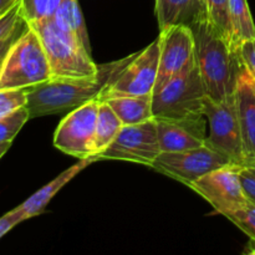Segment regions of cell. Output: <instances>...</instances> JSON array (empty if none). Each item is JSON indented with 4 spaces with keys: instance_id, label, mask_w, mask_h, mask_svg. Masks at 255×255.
<instances>
[{
    "instance_id": "6da1fadb",
    "label": "cell",
    "mask_w": 255,
    "mask_h": 255,
    "mask_svg": "<svg viewBox=\"0 0 255 255\" xmlns=\"http://www.w3.org/2000/svg\"><path fill=\"white\" fill-rule=\"evenodd\" d=\"M136 54L109 64L99 65L92 76L51 77L26 89V105L30 120L70 112L97 99L107 84L131 61Z\"/></svg>"
},
{
    "instance_id": "7a4b0ae2",
    "label": "cell",
    "mask_w": 255,
    "mask_h": 255,
    "mask_svg": "<svg viewBox=\"0 0 255 255\" xmlns=\"http://www.w3.org/2000/svg\"><path fill=\"white\" fill-rule=\"evenodd\" d=\"M194 35V56L207 96L223 101L234 94L242 62L238 52L212 26L206 14L191 25Z\"/></svg>"
},
{
    "instance_id": "3957f363",
    "label": "cell",
    "mask_w": 255,
    "mask_h": 255,
    "mask_svg": "<svg viewBox=\"0 0 255 255\" xmlns=\"http://www.w3.org/2000/svg\"><path fill=\"white\" fill-rule=\"evenodd\" d=\"M206 97L203 80L194 60L186 70L152 95L153 117L172 121L203 119Z\"/></svg>"
},
{
    "instance_id": "277c9868",
    "label": "cell",
    "mask_w": 255,
    "mask_h": 255,
    "mask_svg": "<svg viewBox=\"0 0 255 255\" xmlns=\"http://www.w3.org/2000/svg\"><path fill=\"white\" fill-rule=\"evenodd\" d=\"M39 35L52 77L92 76L99 72L91 52L74 35L60 29L52 17L29 24Z\"/></svg>"
},
{
    "instance_id": "5b68a950",
    "label": "cell",
    "mask_w": 255,
    "mask_h": 255,
    "mask_svg": "<svg viewBox=\"0 0 255 255\" xmlns=\"http://www.w3.org/2000/svg\"><path fill=\"white\" fill-rule=\"evenodd\" d=\"M51 77L49 60L39 35L29 26L5 59L0 72V90L27 89Z\"/></svg>"
},
{
    "instance_id": "8992f818",
    "label": "cell",
    "mask_w": 255,
    "mask_h": 255,
    "mask_svg": "<svg viewBox=\"0 0 255 255\" xmlns=\"http://www.w3.org/2000/svg\"><path fill=\"white\" fill-rule=\"evenodd\" d=\"M204 115L209 126V134L204 143L226 157L231 163L246 166L236 94L223 101H216L207 96Z\"/></svg>"
},
{
    "instance_id": "52a82bcc",
    "label": "cell",
    "mask_w": 255,
    "mask_h": 255,
    "mask_svg": "<svg viewBox=\"0 0 255 255\" xmlns=\"http://www.w3.org/2000/svg\"><path fill=\"white\" fill-rule=\"evenodd\" d=\"M159 62V40L136 52L133 59L105 86L99 101L117 96H152L156 87Z\"/></svg>"
},
{
    "instance_id": "ba28073f",
    "label": "cell",
    "mask_w": 255,
    "mask_h": 255,
    "mask_svg": "<svg viewBox=\"0 0 255 255\" xmlns=\"http://www.w3.org/2000/svg\"><path fill=\"white\" fill-rule=\"evenodd\" d=\"M99 107V99H95L70 111L55 131L54 146L79 159L95 156V129Z\"/></svg>"
},
{
    "instance_id": "9c48e42d",
    "label": "cell",
    "mask_w": 255,
    "mask_h": 255,
    "mask_svg": "<svg viewBox=\"0 0 255 255\" xmlns=\"http://www.w3.org/2000/svg\"><path fill=\"white\" fill-rule=\"evenodd\" d=\"M161 154L156 119L122 126L115 141L100 153V159L127 161L152 167Z\"/></svg>"
},
{
    "instance_id": "30bf717a",
    "label": "cell",
    "mask_w": 255,
    "mask_h": 255,
    "mask_svg": "<svg viewBox=\"0 0 255 255\" xmlns=\"http://www.w3.org/2000/svg\"><path fill=\"white\" fill-rule=\"evenodd\" d=\"M231 162L206 143L181 152H161L151 168L191 187L193 182Z\"/></svg>"
},
{
    "instance_id": "8fae6325",
    "label": "cell",
    "mask_w": 255,
    "mask_h": 255,
    "mask_svg": "<svg viewBox=\"0 0 255 255\" xmlns=\"http://www.w3.org/2000/svg\"><path fill=\"white\" fill-rule=\"evenodd\" d=\"M241 167L229 163L204 174L189 188L206 199L221 216L249 203L242 186Z\"/></svg>"
},
{
    "instance_id": "7c38bea8",
    "label": "cell",
    "mask_w": 255,
    "mask_h": 255,
    "mask_svg": "<svg viewBox=\"0 0 255 255\" xmlns=\"http://www.w3.org/2000/svg\"><path fill=\"white\" fill-rule=\"evenodd\" d=\"M159 62L154 92L194 62V35L188 25L159 30Z\"/></svg>"
},
{
    "instance_id": "4fadbf2b",
    "label": "cell",
    "mask_w": 255,
    "mask_h": 255,
    "mask_svg": "<svg viewBox=\"0 0 255 255\" xmlns=\"http://www.w3.org/2000/svg\"><path fill=\"white\" fill-rule=\"evenodd\" d=\"M236 102L241 126L246 166H255V80L242 65L236 86Z\"/></svg>"
},
{
    "instance_id": "5bb4252c",
    "label": "cell",
    "mask_w": 255,
    "mask_h": 255,
    "mask_svg": "<svg viewBox=\"0 0 255 255\" xmlns=\"http://www.w3.org/2000/svg\"><path fill=\"white\" fill-rule=\"evenodd\" d=\"M161 152H181L203 146L207 117L191 121L156 119Z\"/></svg>"
},
{
    "instance_id": "9a60e30c",
    "label": "cell",
    "mask_w": 255,
    "mask_h": 255,
    "mask_svg": "<svg viewBox=\"0 0 255 255\" xmlns=\"http://www.w3.org/2000/svg\"><path fill=\"white\" fill-rule=\"evenodd\" d=\"M96 161H100V158L97 156L79 159L77 163L72 164L71 167L65 169V171L62 172V173H60L56 178H54L51 182L45 184L42 188H40L39 191L35 192L31 197H29V198L24 202V203L17 206L19 211L21 212V214L24 216L25 221L29 218H32V217L40 216V214L45 211V208L47 207L49 202L59 193L60 189L64 188L71 179H74L77 174L81 173L85 168H87L90 164H92Z\"/></svg>"
},
{
    "instance_id": "2e32d148",
    "label": "cell",
    "mask_w": 255,
    "mask_h": 255,
    "mask_svg": "<svg viewBox=\"0 0 255 255\" xmlns=\"http://www.w3.org/2000/svg\"><path fill=\"white\" fill-rule=\"evenodd\" d=\"M206 14L203 0H156V16L159 30L174 25H191Z\"/></svg>"
},
{
    "instance_id": "e0dca14e",
    "label": "cell",
    "mask_w": 255,
    "mask_h": 255,
    "mask_svg": "<svg viewBox=\"0 0 255 255\" xmlns=\"http://www.w3.org/2000/svg\"><path fill=\"white\" fill-rule=\"evenodd\" d=\"M122 125H136L154 119L152 96H117L106 100Z\"/></svg>"
},
{
    "instance_id": "ac0fdd59",
    "label": "cell",
    "mask_w": 255,
    "mask_h": 255,
    "mask_svg": "<svg viewBox=\"0 0 255 255\" xmlns=\"http://www.w3.org/2000/svg\"><path fill=\"white\" fill-rule=\"evenodd\" d=\"M52 20L60 29L74 35L91 52L89 32H87L79 0H62L60 6L55 11Z\"/></svg>"
},
{
    "instance_id": "d6986e66",
    "label": "cell",
    "mask_w": 255,
    "mask_h": 255,
    "mask_svg": "<svg viewBox=\"0 0 255 255\" xmlns=\"http://www.w3.org/2000/svg\"><path fill=\"white\" fill-rule=\"evenodd\" d=\"M231 46L238 52L244 41L255 39V24L247 0H229Z\"/></svg>"
},
{
    "instance_id": "ffe728a7",
    "label": "cell",
    "mask_w": 255,
    "mask_h": 255,
    "mask_svg": "<svg viewBox=\"0 0 255 255\" xmlns=\"http://www.w3.org/2000/svg\"><path fill=\"white\" fill-rule=\"evenodd\" d=\"M122 122L107 102L100 101L99 114H97L96 129H95V156L99 157L120 133ZM100 158V157H99Z\"/></svg>"
},
{
    "instance_id": "44dd1931",
    "label": "cell",
    "mask_w": 255,
    "mask_h": 255,
    "mask_svg": "<svg viewBox=\"0 0 255 255\" xmlns=\"http://www.w3.org/2000/svg\"><path fill=\"white\" fill-rule=\"evenodd\" d=\"M204 10L207 20L231 45L229 0H204Z\"/></svg>"
},
{
    "instance_id": "7402d4cb",
    "label": "cell",
    "mask_w": 255,
    "mask_h": 255,
    "mask_svg": "<svg viewBox=\"0 0 255 255\" xmlns=\"http://www.w3.org/2000/svg\"><path fill=\"white\" fill-rule=\"evenodd\" d=\"M62 0H20L21 15L27 24L54 16Z\"/></svg>"
},
{
    "instance_id": "603a6c76",
    "label": "cell",
    "mask_w": 255,
    "mask_h": 255,
    "mask_svg": "<svg viewBox=\"0 0 255 255\" xmlns=\"http://www.w3.org/2000/svg\"><path fill=\"white\" fill-rule=\"evenodd\" d=\"M30 120L29 111L25 106L0 119V143L12 142L24 125Z\"/></svg>"
},
{
    "instance_id": "cb8c5ba5",
    "label": "cell",
    "mask_w": 255,
    "mask_h": 255,
    "mask_svg": "<svg viewBox=\"0 0 255 255\" xmlns=\"http://www.w3.org/2000/svg\"><path fill=\"white\" fill-rule=\"evenodd\" d=\"M224 217L236 224L249 238H255V203L249 202L242 208L228 212Z\"/></svg>"
},
{
    "instance_id": "d4e9b609",
    "label": "cell",
    "mask_w": 255,
    "mask_h": 255,
    "mask_svg": "<svg viewBox=\"0 0 255 255\" xmlns=\"http://www.w3.org/2000/svg\"><path fill=\"white\" fill-rule=\"evenodd\" d=\"M26 105V89L0 90V119Z\"/></svg>"
},
{
    "instance_id": "484cf974",
    "label": "cell",
    "mask_w": 255,
    "mask_h": 255,
    "mask_svg": "<svg viewBox=\"0 0 255 255\" xmlns=\"http://www.w3.org/2000/svg\"><path fill=\"white\" fill-rule=\"evenodd\" d=\"M29 26L30 25L27 24L26 20L21 16V19L19 20V22L16 24V26L12 29V31L10 32V34L7 35L4 40H1V41H0V72H1L2 65H4L5 59H6L7 54H9L11 46L17 41V39H19V37L21 36V35L24 34L27 29H29Z\"/></svg>"
},
{
    "instance_id": "4316f807",
    "label": "cell",
    "mask_w": 255,
    "mask_h": 255,
    "mask_svg": "<svg viewBox=\"0 0 255 255\" xmlns=\"http://www.w3.org/2000/svg\"><path fill=\"white\" fill-rule=\"evenodd\" d=\"M21 10H20V0L2 16H0V41L4 40L12 31L19 20L21 19Z\"/></svg>"
},
{
    "instance_id": "83f0119b",
    "label": "cell",
    "mask_w": 255,
    "mask_h": 255,
    "mask_svg": "<svg viewBox=\"0 0 255 255\" xmlns=\"http://www.w3.org/2000/svg\"><path fill=\"white\" fill-rule=\"evenodd\" d=\"M238 56L242 65L255 80V39L247 40L239 46Z\"/></svg>"
},
{
    "instance_id": "f1b7e54d",
    "label": "cell",
    "mask_w": 255,
    "mask_h": 255,
    "mask_svg": "<svg viewBox=\"0 0 255 255\" xmlns=\"http://www.w3.org/2000/svg\"><path fill=\"white\" fill-rule=\"evenodd\" d=\"M239 176L247 198L255 203V166H242Z\"/></svg>"
},
{
    "instance_id": "f546056e",
    "label": "cell",
    "mask_w": 255,
    "mask_h": 255,
    "mask_svg": "<svg viewBox=\"0 0 255 255\" xmlns=\"http://www.w3.org/2000/svg\"><path fill=\"white\" fill-rule=\"evenodd\" d=\"M25 218L21 214V212L19 211V208H14L10 212H7L6 214H4L2 217H0V238L5 236L6 233H9L14 227H16L17 224H20L21 222H24Z\"/></svg>"
},
{
    "instance_id": "4dcf8cb0",
    "label": "cell",
    "mask_w": 255,
    "mask_h": 255,
    "mask_svg": "<svg viewBox=\"0 0 255 255\" xmlns=\"http://www.w3.org/2000/svg\"><path fill=\"white\" fill-rule=\"evenodd\" d=\"M19 0H0V16L9 11Z\"/></svg>"
},
{
    "instance_id": "1f68e13d",
    "label": "cell",
    "mask_w": 255,
    "mask_h": 255,
    "mask_svg": "<svg viewBox=\"0 0 255 255\" xmlns=\"http://www.w3.org/2000/svg\"><path fill=\"white\" fill-rule=\"evenodd\" d=\"M243 253L246 255H255V238H249Z\"/></svg>"
},
{
    "instance_id": "d6a6232c",
    "label": "cell",
    "mask_w": 255,
    "mask_h": 255,
    "mask_svg": "<svg viewBox=\"0 0 255 255\" xmlns=\"http://www.w3.org/2000/svg\"><path fill=\"white\" fill-rule=\"evenodd\" d=\"M11 143L12 142H2V143H0V158H1V157L4 156L7 151H9Z\"/></svg>"
},
{
    "instance_id": "836d02e7",
    "label": "cell",
    "mask_w": 255,
    "mask_h": 255,
    "mask_svg": "<svg viewBox=\"0 0 255 255\" xmlns=\"http://www.w3.org/2000/svg\"><path fill=\"white\" fill-rule=\"evenodd\" d=\"M203 1H204V0H203Z\"/></svg>"
}]
</instances>
